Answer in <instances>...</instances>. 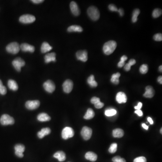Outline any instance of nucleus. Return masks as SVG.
<instances>
[{"label": "nucleus", "instance_id": "obj_15", "mask_svg": "<svg viewBox=\"0 0 162 162\" xmlns=\"http://www.w3.org/2000/svg\"><path fill=\"white\" fill-rule=\"evenodd\" d=\"M70 8L72 14L77 16L80 14V11L77 4L75 1H72L70 4Z\"/></svg>", "mask_w": 162, "mask_h": 162}, {"label": "nucleus", "instance_id": "obj_44", "mask_svg": "<svg viewBox=\"0 0 162 162\" xmlns=\"http://www.w3.org/2000/svg\"><path fill=\"white\" fill-rule=\"evenodd\" d=\"M135 113H136L139 116H143V112L141 110H137L135 112Z\"/></svg>", "mask_w": 162, "mask_h": 162}, {"label": "nucleus", "instance_id": "obj_30", "mask_svg": "<svg viewBox=\"0 0 162 162\" xmlns=\"http://www.w3.org/2000/svg\"><path fill=\"white\" fill-rule=\"evenodd\" d=\"M140 13V11L139 9H136L134 10L132 17V21L133 23H135L137 21V17L139 14Z\"/></svg>", "mask_w": 162, "mask_h": 162}, {"label": "nucleus", "instance_id": "obj_50", "mask_svg": "<svg viewBox=\"0 0 162 162\" xmlns=\"http://www.w3.org/2000/svg\"><path fill=\"white\" fill-rule=\"evenodd\" d=\"M158 82H159L160 84H162V76H160L158 77Z\"/></svg>", "mask_w": 162, "mask_h": 162}, {"label": "nucleus", "instance_id": "obj_13", "mask_svg": "<svg viewBox=\"0 0 162 162\" xmlns=\"http://www.w3.org/2000/svg\"><path fill=\"white\" fill-rule=\"evenodd\" d=\"M76 57L78 60L86 62L88 59L87 52L85 50L79 51L76 53Z\"/></svg>", "mask_w": 162, "mask_h": 162}, {"label": "nucleus", "instance_id": "obj_37", "mask_svg": "<svg viewBox=\"0 0 162 162\" xmlns=\"http://www.w3.org/2000/svg\"><path fill=\"white\" fill-rule=\"evenodd\" d=\"M147 160L145 157L140 156L136 158L134 160L133 162H146Z\"/></svg>", "mask_w": 162, "mask_h": 162}, {"label": "nucleus", "instance_id": "obj_5", "mask_svg": "<svg viewBox=\"0 0 162 162\" xmlns=\"http://www.w3.org/2000/svg\"><path fill=\"white\" fill-rule=\"evenodd\" d=\"M0 123L4 126L13 125L14 123V120L13 118L9 115L4 114L1 116L0 118Z\"/></svg>", "mask_w": 162, "mask_h": 162}, {"label": "nucleus", "instance_id": "obj_41", "mask_svg": "<svg viewBox=\"0 0 162 162\" xmlns=\"http://www.w3.org/2000/svg\"><path fill=\"white\" fill-rule=\"evenodd\" d=\"M95 107L96 108V109H101L103 106H104V103H102V102H98L96 104H95Z\"/></svg>", "mask_w": 162, "mask_h": 162}, {"label": "nucleus", "instance_id": "obj_39", "mask_svg": "<svg viewBox=\"0 0 162 162\" xmlns=\"http://www.w3.org/2000/svg\"><path fill=\"white\" fill-rule=\"evenodd\" d=\"M109 8L110 11H118V9L117 7L113 4H110V5H109Z\"/></svg>", "mask_w": 162, "mask_h": 162}, {"label": "nucleus", "instance_id": "obj_33", "mask_svg": "<svg viewBox=\"0 0 162 162\" xmlns=\"http://www.w3.org/2000/svg\"><path fill=\"white\" fill-rule=\"evenodd\" d=\"M148 66L147 65L144 64L141 65L140 68V72L142 74H146L148 72Z\"/></svg>", "mask_w": 162, "mask_h": 162}, {"label": "nucleus", "instance_id": "obj_40", "mask_svg": "<svg viewBox=\"0 0 162 162\" xmlns=\"http://www.w3.org/2000/svg\"><path fill=\"white\" fill-rule=\"evenodd\" d=\"M100 101V99L98 97H93L91 99V102L92 104H95Z\"/></svg>", "mask_w": 162, "mask_h": 162}, {"label": "nucleus", "instance_id": "obj_46", "mask_svg": "<svg viewBox=\"0 0 162 162\" xmlns=\"http://www.w3.org/2000/svg\"><path fill=\"white\" fill-rule=\"evenodd\" d=\"M135 63H136V61H135V59H131L129 60L128 62V64H129L131 66L133 65Z\"/></svg>", "mask_w": 162, "mask_h": 162}, {"label": "nucleus", "instance_id": "obj_22", "mask_svg": "<svg viewBox=\"0 0 162 162\" xmlns=\"http://www.w3.org/2000/svg\"><path fill=\"white\" fill-rule=\"evenodd\" d=\"M52 49V47L50 46V44L47 42H44L42 45L41 51L42 53H45L51 51Z\"/></svg>", "mask_w": 162, "mask_h": 162}, {"label": "nucleus", "instance_id": "obj_35", "mask_svg": "<svg viewBox=\"0 0 162 162\" xmlns=\"http://www.w3.org/2000/svg\"><path fill=\"white\" fill-rule=\"evenodd\" d=\"M7 92L6 88L3 86L2 81L0 80V94L2 95H5Z\"/></svg>", "mask_w": 162, "mask_h": 162}, {"label": "nucleus", "instance_id": "obj_19", "mask_svg": "<svg viewBox=\"0 0 162 162\" xmlns=\"http://www.w3.org/2000/svg\"><path fill=\"white\" fill-rule=\"evenodd\" d=\"M54 157L58 159L59 161L60 162H63L66 159V155L64 152L59 151L54 153Z\"/></svg>", "mask_w": 162, "mask_h": 162}, {"label": "nucleus", "instance_id": "obj_27", "mask_svg": "<svg viewBox=\"0 0 162 162\" xmlns=\"http://www.w3.org/2000/svg\"><path fill=\"white\" fill-rule=\"evenodd\" d=\"M120 76L121 75L119 72H117L116 74H113L111 78V82L113 84L118 85L119 82V78Z\"/></svg>", "mask_w": 162, "mask_h": 162}, {"label": "nucleus", "instance_id": "obj_3", "mask_svg": "<svg viewBox=\"0 0 162 162\" xmlns=\"http://www.w3.org/2000/svg\"><path fill=\"white\" fill-rule=\"evenodd\" d=\"M20 46L17 42H13L7 46L6 50L9 53L16 54L20 50Z\"/></svg>", "mask_w": 162, "mask_h": 162}, {"label": "nucleus", "instance_id": "obj_23", "mask_svg": "<svg viewBox=\"0 0 162 162\" xmlns=\"http://www.w3.org/2000/svg\"><path fill=\"white\" fill-rule=\"evenodd\" d=\"M8 86L11 90L14 91H16L18 89V85L17 82L14 80H9L8 82Z\"/></svg>", "mask_w": 162, "mask_h": 162}, {"label": "nucleus", "instance_id": "obj_36", "mask_svg": "<svg viewBox=\"0 0 162 162\" xmlns=\"http://www.w3.org/2000/svg\"><path fill=\"white\" fill-rule=\"evenodd\" d=\"M112 161L113 162H126L124 158H122L118 156L113 157L112 158Z\"/></svg>", "mask_w": 162, "mask_h": 162}, {"label": "nucleus", "instance_id": "obj_10", "mask_svg": "<svg viewBox=\"0 0 162 162\" xmlns=\"http://www.w3.org/2000/svg\"><path fill=\"white\" fill-rule=\"evenodd\" d=\"M74 87V83L70 79H68L65 81L63 84V90L66 93H70L72 91Z\"/></svg>", "mask_w": 162, "mask_h": 162}, {"label": "nucleus", "instance_id": "obj_2", "mask_svg": "<svg viewBox=\"0 0 162 162\" xmlns=\"http://www.w3.org/2000/svg\"><path fill=\"white\" fill-rule=\"evenodd\" d=\"M87 14L89 17L94 21L98 20L100 17V13L98 9L94 6L89 8L87 10Z\"/></svg>", "mask_w": 162, "mask_h": 162}, {"label": "nucleus", "instance_id": "obj_4", "mask_svg": "<svg viewBox=\"0 0 162 162\" xmlns=\"http://www.w3.org/2000/svg\"><path fill=\"white\" fill-rule=\"evenodd\" d=\"M35 20V17L29 14H24L20 16L19 19V22L24 24H31L34 23Z\"/></svg>", "mask_w": 162, "mask_h": 162}, {"label": "nucleus", "instance_id": "obj_51", "mask_svg": "<svg viewBox=\"0 0 162 162\" xmlns=\"http://www.w3.org/2000/svg\"><path fill=\"white\" fill-rule=\"evenodd\" d=\"M148 122L150 123V124H153V121L151 117H148L147 118Z\"/></svg>", "mask_w": 162, "mask_h": 162}, {"label": "nucleus", "instance_id": "obj_6", "mask_svg": "<svg viewBox=\"0 0 162 162\" xmlns=\"http://www.w3.org/2000/svg\"><path fill=\"white\" fill-rule=\"evenodd\" d=\"M75 132L70 127H66L62 130V137L64 139L67 140L74 136Z\"/></svg>", "mask_w": 162, "mask_h": 162}, {"label": "nucleus", "instance_id": "obj_8", "mask_svg": "<svg viewBox=\"0 0 162 162\" xmlns=\"http://www.w3.org/2000/svg\"><path fill=\"white\" fill-rule=\"evenodd\" d=\"M12 65L14 69L18 72L21 71V68L25 65V61L20 58H17L12 61Z\"/></svg>", "mask_w": 162, "mask_h": 162}, {"label": "nucleus", "instance_id": "obj_49", "mask_svg": "<svg viewBox=\"0 0 162 162\" xmlns=\"http://www.w3.org/2000/svg\"><path fill=\"white\" fill-rule=\"evenodd\" d=\"M128 59V57L126 55H123V56L121 58V59H120V61H123V62H125L126 60H127Z\"/></svg>", "mask_w": 162, "mask_h": 162}, {"label": "nucleus", "instance_id": "obj_21", "mask_svg": "<svg viewBox=\"0 0 162 162\" xmlns=\"http://www.w3.org/2000/svg\"><path fill=\"white\" fill-rule=\"evenodd\" d=\"M85 158L92 162H95L97 160V156L93 152H88L85 155Z\"/></svg>", "mask_w": 162, "mask_h": 162}, {"label": "nucleus", "instance_id": "obj_42", "mask_svg": "<svg viewBox=\"0 0 162 162\" xmlns=\"http://www.w3.org/2000/svg\"><path fill=\"white\" fill-rule=\"evenodd\" d=\"M131 66L128 63V64H126V65H124V69L126 71H129L130 70H131Z\"/></svg>", "mask_w": 162, "mask_h": 162}, {"label": "nucleus", "instance_id": "obj_48", "mask_svg": "<svg viewBox=\"0 0 162 162\" xmlns=\"http://www.w3.org/2000/svg\"><path fill=\"white\" fill-rule=\"evenodd\" d=\"M118 12L119 13V14H120V16H123L124 15V11L123 10V9H119V10H118Z\"/></svg>", "mask_w": 162, "mask_h": 162}, {"label": "nucleus", "instance_id": "obj_25", "mask_svg": "<svg viewBox=\"0 0 162 162\" xmlns=\"http://www.w3.org/2000/svg\"><path fill=\"white\" fill-rule=\"evenodd\" d=\"M113 135L116 138H121L124 135V132L120 128L115 129L113 131Z\"/></svg>", "mask_w": 162, "mask_h": 162}, {"label": "nucleus", "instance_id": "obj_53", "mask_svg": "<svg viewBox=\"0 0 162 162\" xmlns=\"http://www.w3.org/2000/svg\"><path fill=\"white\" fill-rule=\"evenodd\" d=\"M159 71L161 72H162V65H160V66L159 67Z\"/></svg>", "mask_w": 162, "mask_h": 162}, {"label": "nucleus", "instance_id": "obj_14", "mask_svg": "<svg viewBox=\"0 0 162 162\" xmlns=\"http://www.w3.org/2000/svg\"><path fill=\"white\" fill-rule=\"evenodd\" d=\"M20 49L21 51L24 52H29L33 53L35 51V47L34 46L26 43L21 44L20 46Z\"/></svg>", "mask_w": 162, "mask_h": 162}, {"label": "nucleus", "instance_id": "obj_29", "mask_svg": "<svg viewBox=\"0 0 162 162\" xmlns=\"http://www.w3.org/2000/svg\"><path fill=\"white\" fill-rule=\"evenodd\" d=\"M95 116V113L92 109H88L87 110V113L85 114L84 116V118L86 119H91L92 118H93Z\"/></svg>", "mask_w": 162, "mask_h": 162}, {"label": "nucleus", "instance_id": "obj_26", "mask_svg": "<svg viewBox=\"0 0 162 162\" xmlns=\"http://www.w3.org/2000/svg\"><path fill=\"white\" fill-rule=\"evenodd\" d=\"M67 31L69 32H82L83 31V29L81 26L75 25L69 27Z\"/></svg>", "mask_w": 162, "mask_h": 162}, {"label": "nucleus", "instance_id": "obj_31", "mask_svg": "<svg viewBox=\"0 0 162 162\" xmlns=\"http://www.w3.org/2000/svg\"><path fill=\"white\" fill-rule=\"evenodd\" d=\"M117 113V111L115 109H109L105 112V115L108 117L115 115Z\"/></svg>", "mask_w": 162, "mask_h": 162}, {"label": "nucleus", "instance_id": "obj_54", "mask_svg": "<svg viewBox=\"0 0 162 162\" xmlns=\"http://www.w3.org/2000/svg\"><path fill=\"white\" fill-rule=\"evenodd\" d=\"M162 128H161V130H160V133H161L162 134Z\"/></svg>", "mask_w": 162, "mask_h": 162}, {"label": "nucleus", "instance_id": "obj_45", "mask_svg": "<svg viewBox=\"0 0 162 162\" xmlns=\"http://www.w3.org/2000/svg\"><path fill=\"white\" fill-rule=\"evenodd\" d=\"M125 62L122 61H120L118 64V66L119 68H122L125 65Z\"/></svg>", "mask_w": 162, "mask_h": 162}, {"label": "nucleus", "instance_id": "obj_17", "mask_svg": "<svg viewBox=\"0 0 162 162\" xmlns=\"http://www.w3.org/2000/svg\"><path fill=\"white\" fill-rule=\"evenodd\" d=\"M116 101L119 104L125 103L127 101V97L126 94L123 92H119L118 93L116 97Z\"/></svg>", "mask_w": 162, "mask_h": 162}, {"label": "nucleus", "instance_id": "obj_47", "mask_svg": "<svg viewBox=\"0 0 162 162\" xmlns=\"http://www.w3.org/2000/svg\"><path fill=\"white\" fill-rule=\"evenodd\" d=\"M31 1L35 4H39V3L43 2L44 1L43 0H32Z\"/></svg>", "mask_w": 162, "mask_h": 162}, {"label": "nucleus", "instance_id": "obj_34", "mask_svg": "<svg viewBox=\"0 0 162 162\" xmlns=\"http://www.w3.org/2000/svg\"><path fill=\"white\" fill-rule=\"evenodd\" d=\"M117 144H116V143H113L110 146L109 148V151L110 153H115L117 150Z\"/></svg>", "mask_w": 162, "mask_h": 162}, {"label": "nucleus", "instance_id": "obj_11", "mask_svg": "<svg viewBox=\"0 0 162 162\" xmlns=\"http://www.w3.org/2000/svg\"><path fill=\"white\" fill-rule=\"evenodd\" d=\"M40 102L39 100H29L26 102L25 106L29 110H34L37 109L40 106Z\"/></svg>", "mask_w": 162, "mask_h": 162}, {"label": "nucleus", "instance_id": "obj_12", "mask_svg": "<svg viewBox=\"0 0 162 162\" xmlns=\"http://www.w3.org/2000/svg\"><path fill=\"white\" fill-rule=\"evenodd\" d=\"M15 153L17 156L19 158L24 157L23 153L25 151V146L22 144H17L14 146Z\"/></svg>", "mask_w": 162, "mask_h": 162}, {"label": "nucleus", "instance_id": "obj_38", "mask_svg": "<svg viewBox=\"0 0 162 162\" xmlns=\"http://www.w3.org/2000/svg\"><path fill=\"white\" fill-rule=\"evenodd\" d=\"M153 39L156 41H162V35L161 34H156L153 37Z\"/></svg>", "mask_w": 162, "mask_h": 162}, {"label": "nucleus", "instance_id": "obj_32", "mask_svg": "<svg viewBox=\"0 0 162 162\" xmlns=\"http://www.w3.org/2000/svg\"><path fill=\"white\" fill-rule=\"evenodd\" d=\"M162 11L161 9H156L153 11V17L155 18H157L162 14Z\"/></svg>", "mask_w": 162, "mask_h": 162}, {"label": "nucleus", "instance_id": "obj_52", "mask_svg": "<svg viewBox=\"0 0 162 162\" xmlns=\"http://www.w3.org/2000/svg\"><path fill=\"white\" fill-rule=\"evenodd\" d=\"M142 127L146 130H148V128H149L148 126H147V125H146L145 123H143V124H142Z\"/></svg>", "mask_w": 162, "mask_h": 162}, {"label": "nucleus", "instance_id": "obj_24", "mask_svg": "<svg viewBox=\"0 0 162 162\" xmlns=\"http://www.w3.org/2000/svg\"><path fill=\"white\" fill-rule=\"evenodd\" d=\"M37 118L38 121L40 122H46L51 120V117L46 113H40L37 116Z\"/></svg>", "mask_w": 162, "mask_h": 162}, {"label": "nucleus", "instance_id": "obj_16", "mask_svg": "<svg viewBox=\"0 0 162 162\" xmlns=\"http://www.w3.org/2000/svg\"><path fill=\"white\" fill-rule=\"evenodd\" d=\"M146 92L143 95L144 97H146V98H152L155 95V90L151 86H147L146 87Z\"/></svg>", "mask_w": 162, "mask_h": 162}, {"label": "nucleus", "instance_id": "obj_20", "mask_svg": "<svg viewBox=\"0 0 162 162\" xmlns=\"http://www.w3.org/2000/svg\"><path fill=\"white\" fill-rule=\"evenodd\" d=\"M51 132V129L49 128H43L41 130V131L38 132L37 136L39 138H43L44 136L49 134Z\"/></svg>", "mask_w": 162, "mask_h": 162}, {"label": "nucleus", "instance_id": "obj_9", "mask_svg": "<svg viewBox=\"0 0 162 162\" xmlns=\"http://www.w3.org/2000/svg\"><path fill=\"white\" fill-rule=\"evenodd\" d=\"M43 87L44 89L47 91V92H53L55 89V86L54 83L53 81L51 80H47L44 82L43 84Z\"/></svg>", "mask_w": 162, "mask_h": 162}, {"label": "nucleus", "instance_id": "obj_7", "mask_svg": "<svg viewBox=\"0 0 162 162\" xmlns=\"http://www.w3.org/2000/svg\"><path fill=\"white\" fill-rule=\"evenodd\" d=\"M81 135L85 140H88L91 138L92 134V130L91 128L84 127L81 132Z\"/></svg>", "mask_w": 162, "mask_h": 162}, {"label": "nucleus", "instance_id": "obj_18", "mask_svg": "<svg viewBox=\"0 0 162 162\" xmlns=\"http://www.w3.org/2000/svg\"><path fill=\"white\" fill-rule=\"evenodd\" d=\"M56 54L54 52L46 54L44 57L45 63L48 64L52 61H56Z\"/></svg>", "mask_w": 162, "mask_h": 162}, {"label": "nucleus", "instance_id": "obj_1", "mask_svg": "<svg viewBox=\"0 0 162 162\" xmlns=\"http://www.w3.org/2000/svg\"><path fill=\"white\" fill-rule=\"evenodd\" d=\"M116 42L115 41H109L104 44L103 50L104 53L106 55H110L113 52L116 48Z\"/></svg>", "mask_w": 162, "mask_h": 162}, {"label": "nucleus", "instance_id": "obj_43", "mask_svg": "<svg viewBox=\"0 0 162 162\" xmlns=\"http://www.w3.org/2000/svg\"><path fill=\"white\" fill-rule=\"evenodd\" d=\"M142 106V104L141 102H139L137 106L134 107L135 109L136 110H140Z\"/></svg>", "mask_w": 162, "mask_h": 162}, {"label": "nucleus", "instance_id": "obj_28", "mask_svg": "<svg viewBox=\"0 0 162 162\" xmlns=\"http://www.w3.org/2000/svg\"><path fill=\"white\" fill-rule=\"evenodd\" d=\"M87 83L89 84L90 87H97L98 84L95 80L94 76L92 75L87 79Z\"/></svg>", "mask_w": 162, "mask_h": 162}]
</instances>
